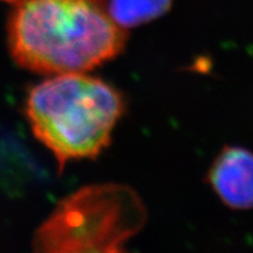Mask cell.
<instances>
[{
  "label": "cell",
  "instance_id": "cell-1",
  "mask_svg": "<svg viewBox=\"0 0 253 253\" xmlns=\"http://www.w3.org/2000/svg\"><path fill=\"white\" fill-rule=\"evenodd\" d=\"M126 37L107 0H20L8 25L15 61L46 75L93 71L121 54Z\"/></svg>",
  "mask_w": 253,
  "mask_h": 253
},
{
  "label": "cell",
  "instance_id": "cell-2",
  "mask_svg": "<svg viewBox=\"0 0 253 253\" xmlns=\"http://www.w3.org/2000/svg\"><path fill=\"white\" fill-rule=\"evenodd\" d=\"M125 112L121 93L86 73L52 75L31 90L26 113L32 130L54 155L69 161L95 158L108 147Z\"/></svg>",
  "mask_w": 253,
  "mask_h": 253
},
{
  "label": "cell",
  "instance_id": "cell-3",
  "mask_svg": "<svg viewBox=\"0 0 253 253\" xmlns=\"http://www.w3.org/2000/svg\"><path fill=\"white\" fill-rule=\"evenodd\" d=\"M145 208L121 184L84 186L62 199L34 237L39 252H121L144 225Z\"/></svg>",
  "mask_w": 253,
  "mask_h": 253
},
{
  "label": "cell",
  "instance_id": "cell-4",
  "mask_svg": "<svg viewBox=\"0 0 253 253\" xmlns=\"http://www.w3.org/2000/svg\"><path fill=\"white\" fill-rule=\"evenodd\" d=\"M208 181L227 207L253 208V154L239 147H226L208 173Z\"/></svg>",
  "mask_w": 253,
  "mask_h": 253
},
{
  "label": "cell",
  "instance_id": "cell-5",
  "mask_svg": "<svg viewBox=\"0 0 253 253\" xmlns=\"http://www.w3.org/2000/svg\"><path fill=\"white\" fill-rule=\"evenodd\" d=\"M172 0H110L108 11L113 20L125 30L134 28L162 17Z\"/></svg>",
  "mask_w": 253,
  "mask_h": 253
},
{
  "label": "cell",
  "instance_id": "cell-6",
  "mask_svg": "<svg viewBox=\"0 0 253 253\" xmlns=\"http://www.w3.org/2000/svg\"><path fill=\"white\" fill-rule=\"evenodd\" d=\"M5 1H11V2H14V4H17V2L20 1V0H5Z\"/></svg>",
  "mask_w": 253,
  "mask_h": 253
}]
</instances>
